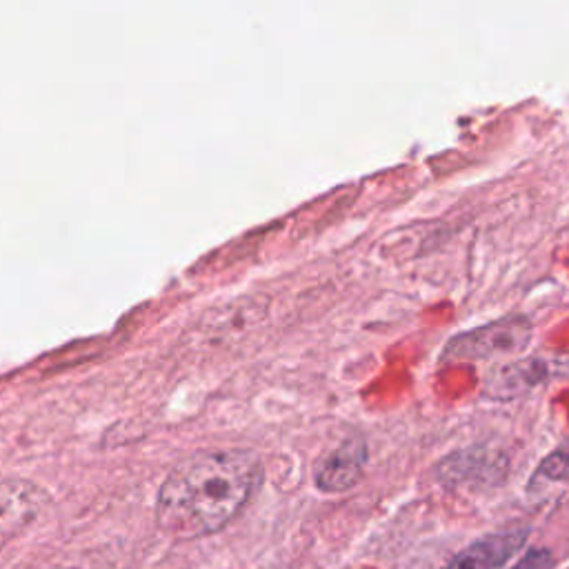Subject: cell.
I'll use <instances>...</instances> for the list:
<instances>
[{"label":"cell","instance_id":"cell-5","mask_svg":"<svg viewBox=\"0 0 569 569\" xmlns=\"http://www.w3.org/2000/svg\"><path fill=\"white\" fill-rule=\"evenodd\" d=\"M49 496L44 489L29 480L7 478L0 489V531L7 542L13 533L24 529L38 518Z\"/></svg>","mask_w":569,"mask_h":569},{"label":"cell","instance_id":"cell-7","mask_svg":"<svg viewBox=\"0 0 569 569\" xmlns=\"http://www.w3.org/2000/svg\"><path fill=\"white\" fill-rule=\"evenodd\" d=\"M547 478V480H569V440H565L560 447H556L536 469L533 478Z\"/></svg>","mask_w":569,"mask_h":569},{"label":"cell","instance_id":"cell-3","mask_svg":"<svg viewBox=\"0 0 569 569\" xmlns=\"http://www.w3.org/2000/svg\"><path fill=\"white\" fill-rule=\"evenodd\" d=\"M367 445L362 438H347L325 458L318 460L313 471V482L322 493H340L351 489L365 471Z\"/></svg>","mask_w":569,"mask_h":569},{"label":"cell","instance_id":"cell-4","mask_svg":"<svg viewBox=\"0 0 569 569\" xmlns=\"http://www.w3.org/2000/svg\"><path fill=\"white\" fill-rule=\"evenodd\" d=\"M527 529L487 533L458 551L442 569H502L522 549Z\"/></svg>","mask_w":569,"mask_h":569},{"label":"cell","instance_id":"cell-1","mask_svg":"<svg viewBox=\"0 0 569 569\" xmlns=\"http://www.w3.org/2000/svg\"><path fill=\"white\" fill-rule=\"evenodd\" d=\"M262 485V462L249 449H207L180 460L156 496V525L191 540L227 527Z\"/></svg>","mask_w":569,"mask_h":569},{"label":"cell","instance_id":"cell-6","mask_svg":"<svg viewBox=\"0 0 569 569\" xmlns=\"http://www.w3.org/2000/svg\"><path fill=\"white\" fill-rule=\"evenodd\" d=\"M42 569H122L116 556L102 549H87V551H71Z\"/></svg>","mask_w":569,"mask_h":569},{"label":"cell","instance_id":"cell-8","mask_svg":"<svg viewBox=\"0 0 569 569\" xmlns=\"http://www.w3.org/2000/svg\"><path fill=\"white\" fill-rule=\"evenodd\" d=\"M556 560L549 549H529L511 569H553Z\"/></svg>","mask_w":569,"mask_h":569},{"label":"cell","instance_id":"cell-2","mask_svg":"<svg viewBox=\"0 0 569 569\" xmlns=\"http://www.w3.org/2000/svg\"><path fill=\"white\" fill-rule=\"evenodd\" d=\"M531 322L525 316H507L482 327L462 331L453 336L445 349V360L469 362V360H491L516 356L525 351L531 340Z\"/></svg>","mask_w":569,"mask_h":569}]
</instances>
